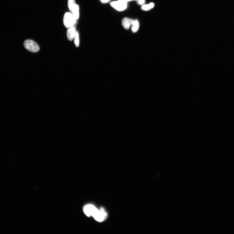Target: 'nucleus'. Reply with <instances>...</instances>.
Masks as SVG:
<instances>
[{"instance_id":"obj_13","label":"nucleus","mask_w":234,"mask_h":234,"mask_svg":"<svg viewBox=\"0 0 234 234\" xmlns=\"http://www.w3.org/2000/svg\"><path fill=\"white\" fill-rule=\"evenodd\" d=\"M137 3L140 5H143L145 4V0H137Z\"/></svg>"},{"instance_id":"obj_9","label":"nucleus","mask_w":234,"mask_h":234,"mask_svg":"<svg viewBox=\"0 0 234 234\" xmlns=\"http://www.w3.org/2000/svg\"><path fill=\"white\" fill-rule=\"evenodd\" d=\"M79 7L78 5L76 4L74 7L73 8V9L71 12V13L74 15L75 18L77 20L79 18Z\"/></svg>"},{"instance_id":"obj_15","label":"nucleus","mask_w":234,"mask_h":234,"mask_svg":"<svg viewBox=\"0 0 234 234\" xmlns=\"http://www.w3.org/2000/svg\"><path fill=\"white\" fill-rule=\"evenodd\" d=\"M121 1L128 3L132 1H136L137 0H121Z\"/></svg>"},{"instance_id":"obj_6","label":"nucleus","mask_w":234,"mask_h":234,"mask_svg":"<svg viewBox=\"0 0 234 234\" xmlns=\"http://www.w3.org/2000/svg\"><path fill=\"white\" fill-rule=\"evenodd\" d=\"M77 31L76 26L75 25L68 28L67 32V36L68 40L71 41L74 39Z\"/></svg>"},{"instance_id":"obj_14","label":"nucleus","mask_w":234,"mask_h":234,"mask_svg":"<svg viewBox=\"0 0 234 234\" xmlns=\"http://www.w3.org/2000/svg\"><path fill=\"white\" fill-rule=\"evenodd\" d=\"M111 1V0H100V2L103 4L108 3Z\"/></svg>"},{"instance_id":"obj_5","label":"nucleus","mask_w":234,"mask_h":234,"mask_svg":"<svg viewBox=\"0 0 234 234\" xmlns=\"http://www.w3.org/2000/svg\"><path fill=\"white\" fill-rule=\"evenodd\" d=\"M97 209L94 205L89 204L86 206L84 208V213L88 217L92 216Z\"/></svg>"},{"instance_id":"obj_2","label":"nucleus","mask_w":234,"mask_h":234,"mask_svg":"<svg viewBox=\"0 0 234 234\" xmlns=\"http://www.w3.org/2000/svg\"><path fill=\"white\" fill-rule=\"evenodd\" d=\"M92 216L97 221L101 222L107 218V215L104 209L101 207L99 210L97 209Z\"/></svg>"},{"instance_id":"obj_8","label":"nucleus","mask_w":234,"mask_h":234,"mask_svg":"<svg viewBox=\"0 0 234 234\" xmlns=\"http://www.w3.org/2000/svg\"><path fill=\"white\" fill-rule=\"evenodd\" d=\"M140 28V23L137 20H134L131 26L132 31L135 33L138 31Z\"/></svg>"},{"instance_id":"obj_12","label":"nucleus","mask_w":234,"mask_h":234,"mask_svg":"<svg viewBox=\"0 0 234 234\" xmlns=\"http://www.w3.org/2000/svg\"><path fill=\"white\" fill-rule=\"evenodd\" d=\"M75 45L78 47L79 45V38L78 32L77 31L75 36L74 38Z\"/></svg>"},{"instance_id":"obj_3","label":"nucleus","mask_w":234,"mask_h":234,"mask_svg":"<svg viewBox=\"0 0 234 234\" xmlns=\"http://www.w3.org/2000/svg\"><path fill=\"white\" fill-rule=\"evenodd\" d=\"M24 44L26 49L30 52H36L39 50V47L38 44L31 40H26Z\"/></svg>"},{"instance_id":"obj_11","label":"nucleus","mask_w":234,"mask_h":234,"mask_svg":"<svg viewBox=\"0 0 234 234\" xmlns=\"http://www.w3.org/2000/svg\"><path fill=\"white\" fill-rule=\"evenodd\" d=\"M74 0H68V5L70 11L71 12L73 8L76 5Z\"/></svg>"},{"instance_id":"obj_10","label":"nucleus","mask_w":234,"mask_h":234,"mask_svg":"<svg viewBox=\"0 0 234 234\" xmlns=\"http://www.w3.org/2000/svg\"><path fill=\"white\" fill-rule=\"evenodd\" d=\"M154 7V4L153 2L150 3L149 4H144L141 7V9L145 11H149L152 9Z\"/></svg>"},{"instance_id":"obj_7","label":"nucleus","mask_w":234,"mask_h":234,"mask_svg":"<svg viewBox=\"0 0 234 234\" xmlns=\"http://www.w3.org/2000/svg\"><path fill=\"white\" fill-rule=\"evenodd\" d=\"M134 19L125 17L124 18L122 21V24L124 29H129L132 25Z\"/></svg>"},{"instance_id":"obj_4","label":"nucleus","mask_w":234,"mask_h":234,"mask_svg":"<svg viewBox=\"0 0 234 234\" xmlns=\"http://www.w3.org/2000/svg\"><path fill=\"white\" fill-rule=\"evenodd\" d=\"M110 5L115 10L119 12L125 11L127 7V3L121 0L111 2Z\"/></svg>"},{"instance_id":"obj_1","label":"nucleus","mask_w":234,"mask_h":234,"mask_svg":"<svg viewBox=\"0 0 234 234\" xmlns=\"http://www.w3.org/2000/svg\"><path fill=\"white\" fill-rule=\"evenodd\" d=\"M77 20L72 13L67 12L64 17V24L66 28H69L74 25Z\"/></svg>"}]
</instances>
